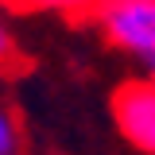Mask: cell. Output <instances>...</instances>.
I'll list each match as a JSON object with an SVG mask.
<instances>
[{
    "label": "cell",
    "mask_w": 155,
    "mask_h": 155,
    "mask_svg": "<svg viewBox=\"0 0 155 155\" xmlns=\"http://www.w3.org/2000/svg\"><path fill=\"white\" fill-rule=\"evenodd\" d=\"M147 81H151V85H155V70H151V78H147Z\"/></svg>",
    "instance_id": "cell-5"
},
{
    "label": "cell",
    "mask_w": 155,
    "mask_h": 155,
    "mask_svg": "<svg viewBox=\"0 0 155 155\" xmlns=\"http://www.w3.org/2000/svg\"><path fill=\"white\" fill-rule=\"evenodd\" d=\"M12 12H66V16H93L101 0H4Z\"/></svg>",
    "instance_id": "cell-3"
},
{
    "label": "cell",
    "mask_w": 155,
    "mask_h": 155,
    "mask_svg": "<svg viewBox=\"0 0 155 155\" xmlns=\"http://www.w3.org/2000/svg\"><path fill=\"white\" fill-rule=\"evenodd\" d=\"M89 19L109 47L143 58L147 70H155V0H101Z\"/></svg>",
    "instance_id": "cell-1"
},
{
    "label": "cell",
    "mask_w": 155,
    "mask_h": 155,
    "mask_svg": "<svg viewBox=\"0 0 155 155\" xmlns=\"http://www.w3.org/2000/svg\"><path fill=\"white\" fill-rule=\"evenodd\" d=\"M113 116L132 147L155 155V85L151 81H124L113 93Z\"/></svg>",
    "instance_id": "cell-2"
},
{
    "label": "cell",
    "mask_w": 155,
    "mask_h": 155,
    "mask_svg": "<svg viewBox=\"0 0 155 155\" xmlns=\"http://www.w3.org/2000/svg\"><path fill=\"white\" fill-rule=\"evenodd\" d=\"M0 155H23V128L12 109H0Z\"/></svg>",
    "instance_id": "cell-4"
}]
</instances>
